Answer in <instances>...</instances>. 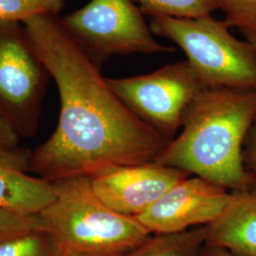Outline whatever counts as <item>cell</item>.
<instances>
[{
  "label": "cell",
  "mask_w": 256,
  "mask_h": 256,
  "mask_svg": "<svg viewBox=\"0 0 256 256\" xmlns=\"http://www.w3.org/2000/svg\"><path fill=\"white\" fill-rule=\"evenodd\" d=\"M23 25L60 97L54 133L30 153V170L52 182L154 162L170 140L120 99L57 16H39Z\"/></svg>",
  "instance_id": "cell-1"
},
{
  "label": "cell",
  "mask_w": 256,
  "mask_h": 256,
  "mask_svg": "<svg viewBox=\"0 0 256 256\" xmlns=\"http://www.w3.org/2000/svg\"><path fill=\"white\" fill-rule=\"evenodd\" d=\"M256 117V90L207 88L186 111L180 134L154 162L230 192L250 191L243 147Z\"/></svg>",
  "instance_id": "cell-2"
},
{
  "label": "cell",
  "mask_w": 256,
  "mask_h": 256,
  "mask_svg": "<svg viewBox=\"0 0 256 256\" xmlns=\"http://www.w3.org/2000/svg\"><path fill=\"white\" fill-rule=\"evenodd\" d=\"M52 184L54 202L40 216L64 256H124L151 236L135 218L102 202L90 176H70Z\"/></svg>",
  "instance_id": "cell-3"
},
{
  "label": "cell",
  "mask_w": 256,
  "mask_h": 256,
  "mask_svg": "<svg viewBox=\"0 0 256 256\" xmlns=\"http://www.w3.org/2000/svg\"><path fill=\"white\" fill-rule=\"evenodd\" d=\"M150 28L182 50L207 88L256 90V48L234 36L225 21L152 16Z\"/></svg>",
  "instance_id": "cell-4"
},
{
  "label": "cell",
  "mask_w": 256,
  "mask_h": 256,
  "mask_svg": "<svg viewBox=\"0 0 256 256\" xmlns=\"http://www.w3.org/2000/svg\"><path fill=\"white\" fill-rule=\"evenodd\" d=\"M60 23L97 64L112 55L174 50L156 40L134 0H90L60 19Z\"/></svg>",
  "instance_id": "cell-5"
},
{
  "label": "cell",
  "mask_w": 256,
  "mask_h": 256,
  "mask_svg": "<svg viewBox=\"0 0 256 256\" xmlns=\"http://www.w3.org/2000/svg\"><path fill=\"white\" fill-rule=\"evenodd\" d=\"M106 81L140 119L169 140L182 128L191 104L207 88L187 60L151 74Z\"/></svg>",
  "instance_id": "cell-6"
},
{
  "label": "cell",
  "mask_w": 256,
  "mask_h": 256,
  "mask_svg": "<svg viewBox=\"0 0 256 256\" xmlns=\"http://www.w3.org/2000/svg\"><path fill=\"white\" fill-rule=\"evenodd\" d=\"M46 68L18 22H0V115L20 138L38 131Z\"/></svg>",
  "instance_id": "cell-7"
},
{
  "label": "cell",
  "mask_w": 256,
  "mask_h": 256,
  "mask_svg": "<svg viewBox=\"0 0 256 256\" xmlns=\"http://www.w3.org/2000/svg\"><path fill=\"white\" fill-rule=\"evenodd\" d=\"M234 196V192L189 176L135 220L150 234L180 232L216 221Z\"/></svg>",
  "instance_id": "cell-8"
},
{
  "label": "cell",
  "mask_w": 256,
  "mask_h": 256,
  "mask_svg": "<svg viewBox=\"0 0 256 256\" xmlns=\"http://www.w3.org/2000/svg\"><path fill=\"white\" fill-rule=\"evenodd\" d=\"M187 176L178 169L149 162L104 170L92 176L90 182L95 194L110 209L136 218Z\"/></svg>",
  "instance_id": "cell-9"
},
{
  "label": "cell",
  "mask_w": 256,
  "mask_h": 256,
  "mask_svg": "<svg viewBox=\"0 0 256 256\" xmlns=\"http://www.w3.org/2000/svg\"><path fill=\"white\" fill-rule=\"evenodd\" d=\"M30 153L0 147V209L20 214H40L54 202L52 182L28 174Z\"/></svg>",
  "instance_id": "cell-10"
},
{
  "label": "cell",
  "mask_w": 256,
  "mask_h": 256,
  "mask_svg": "<svg viewBox=\"0 0 256 256\" xmlns=\"http://www.w3.org/2000/svg\"><path fill=\"white\" fill-rule=\"evenodd\" d=\"M206 229L207 247L234 256H256V192H234L227 209Z\"/></svg>",
  "instance_id": "cell-11"
},
{
  "label": "cell",
  "mask_w": 256,
  "mask_h": 256,
  "mask_svg": "<svg viewBox=\"0 0 256 256\" xmlns=\"http://www.w3.org/2000/svg\"><path fill=\"white\" fill-rule=\"evenodd\" d=\"M206 247V226H198L176 234H151L124 256H202Z\"/></svg>",
  "instance_id": "cell-12"
},
{
  "label": "cell",
  "mask_w": 256,
  "mask_h": 256,
  "mask_svg": "<svg viewBox=\"0 0 256 256\" xmlns=\"http://www.w3.org/2000/svg\"><path fill=\"white\" fill-rule=\"evenodd\" d=\"M144 14L148 16H169L196 18L210 16L216 9L212 0H134Z\"/></svg>",
  "instance_id": "cell-13"
},
{
  "label": "cell",
  "mask_w": 256,
  "mask_h": 256,
  "mask_svg": "<svg viewBox=\"0 0 256 256\" xmlns=\"http://www.w3.org/2000/svg\"><path fill=\"white\" fill-rule=\"evenodd\" d=\"M0 256H66L46 230L0 243Z\"/></svg>",
  "instance_id": "cell-14"
},
{
  "label": "cell",
  "mask_w": 256,
  "mask_h": 256,
  "mask_svg": "<svg viewBox=\"0 0 256 256\" xmlns=\"http://www.w3.org/2000/svg\"><path fill=\"white\" fill-rule=\"evenodd\" d=\"M64 0H0V22H25L62 10Z\"/></svg>",
  "instance_id": "cell-15"
},
{
  "label": "cell",
  "mask_w": 256,
  "mask_h": 256,
  "mask_svg": "<svg viewBox=\"0 0 256 256\" xmlns=\"http://www.w3.org/2000/svg\"><path fill=\"white\" fill-rule=\"evenodd\" d=\"M225 14L229 27H238L240 32L256 34V0H212Z\"/></svg>",
  "instance_id": "cell-16"
},
{
  "label": "cell",
  "mask_w": 256,
  "mask_h": 256,
  "mask_svg": "<svg viewBox=\"0 0 256 256\" xmlns=\"http://www.w3.org/2000/svg\"><path fill=\"white\" fill-rule=\"evenodd\" d=\"M42 230L45 225L40 214L26 216L0 209V243Z\"/></svg>",
  "instance_id": "cell-17"
},
{
  "label": "cell",
  "mask_w": 256,
  "mask_h": 256,
  "mask_svg": "<svg viewBox=\"0 0 256 256\" xmlns=\"http://www.w3.org/2000/svg\"><path fill=\"white\" fill-rule=\"evenodd\" d=\"M244 166L252 182V192H256V117L248 132L243 147Z\"/></svg>",
  "instance_id": "cell-18"
},
{
  "label": "cell",
  "mask_w": 256,
  "mask_h": 256,
  "mask_svg": "<svg viewBox=\"0 0 256 256\" xmlns=\"http://www.w3.org/2000/svg\"><path fill=\"white\" fill-rule=\"evenodd\" d=\"M19 140L18 134L0 115V147H18Z\"/></svg>",
  "instance_id": "cell-19"
},
{
  "label": "cell",
  "mask_w": 256,
  "mask_h": 256,
  "mask_svg": "<svg viewBox=\"0 0 256 256\" xmlns=\"http://www.w3.org/2000/svg\"><path fill=\"white\" fill-rule=\"evenodd\" d=\"M202 256H234L228 252L221 250V248H216L206 247Z\"/></svg>",
  "instance_id": "cell-20"
},
{
  "label": "cell",
  "mask_w": 256,
  "mask_h": 256,
  "mask_svg": "<svg viewBox=\"0 0 256 256\" xmlns=\"http://www.w3.org/2000/svg\"><path fill=\"white\" fill-rule=\"evenodd\" d=\"M243 36L246 37L248 42L252 44L256 48V34L250 32H243Z\"/></svg>",
  "instance_id": "cell-21"
}]
</instances>
